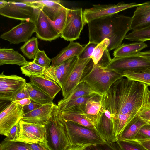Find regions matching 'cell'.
<instances>
[{"label":"cell","mask_w":150,"mask_h":150,"mask_svg":"<svg viewBox=\"0 0 150 150\" xmlns=\"http://www.w3.org/2000/svg\"><path fill=\"white\" fill-rule=\"evenodd\" d=\"M110 43L109 40L105 38L97 44L91 57L94 64H97L98 63L104 51L107 49Z\"/></svg>","instance_id":"37"},{"label":"cell","mask_w":150,"mask_h":150,"mask_svg":"<svg viewBox=\"0 0 150 150\" xmlns=\"http://www.w3.org/2000/svg\"><path fill=\"white\" fill-rule=\"evenodd\" d=\"M59 110L53 103L43 105L41 107L24 115L21 120L27 122L45 125Z\"/></svg>","instance_id":"15"},{"label":"cell","mask_w":150,"mask_h":150,"mask_svg":"<svg viewBox=\"0 0 150 150\" xmlns=\"http://www.w3.org/2000/svg\"><path fill=\"white\" fill-rule=\"evenodd\" d=\"M28 98H30V96L25 86L17 93L14 101H18Z\"/></svg>","instance_id":"49"},{"label":"cell","mask_w":150,"mask_h":150,"mask_svg":"<svg viewBox=\"0 0 150 150\" xmlns=\"http://www.w3.org/2000/svg\"><path fill=\"white\" fill-rule=\"evenodd\" d=\"M45 68L38 65L33 61L28 62L21 67L20 69L22 74L30 78L34 76H43Z\"/></svg>","instance_id":"31"},{"label":"cell","mask_w":150,"mask_h":150,"mask_svg":"<svg viewBox=\"0 0 150 150\" xmlns=\"http://www.w3.org/2000/svg\"><path fill=\"white\" fill-rule=\"evenodd\" d=\"M102 97L97 94L84 104L77 107L94 126L100 117Z\"/></svg>","instance_id":"18"},{"label":"cell","mask_w":150,"mask_h":150,"mask_svg":"<svg viewBox=\"0 0 150 150\" xmlns=\"http://www.w3.org/2000/svg\"><path fill=\"white\" fill-rule=\"evenodd\" d=\"M91 144L70 145L65 150H87V147Z\"/></svg>","instance_id":"50"},{"label":"cell","mask_w":150,"mask_h":150,"mask_svg":"<svg viewBox=\"0 0 150 150\" xmlns=\"http://www.w3.org/2000/svg\"><path fill=\"white\" fill-rule=\"evenodd\" d=\"M97 94H98L95 93L83 96L67 101H62L60 100L58 101L57 105L61 112L65 111L73 108L79 107L84 104L87 101Z\"/></svg>","instance_id":"28"},{"label":"cell","mask_w":150,"mask_h":150,"mask_svg":"<svg viewBox=\"0 0 150 150\" xmlns=\"http://www.w3.org/2000/svg\"><path fill=\"white\" fill-rule=\"evenodd\" d=\"M37 38L33 37L25 42L20 49L27 58L30 59H34L39 50Z\"/></svg>","instance_id":"30"},{"label":"cell","mask_w":150,"mask_h":150,"mask_svg":"<svg viewBox=\"0 0 150 150\" xmlns=\"http://www.w3.org/2000/svg\"><path fill=\"white\" fill-rule=\"evenodd\" d=\"M40 9L18 1H8L0 8V14L4 17L22 21L31 20L35 22Z\"/></svg>","instance_id":"8"},{"label":"cell","mask_w":150,"mask_h":150,"mask_svg":"<svg viewBox=\"0 0 150 150\" xmlns=\"http://www.w3.org/2000/svg\"><path fill=\"white\" fill-rule=\"evenodd\" d=\"M20 130L15 141L25 143L42 142L47 145L45 125L26 122L20 120Z\"/></svg>","instance_id":"12"},{"label":"cell","mask_w":150,"mask_h":150,"mask_svg":"<svg viewBox=\"0 0 150 150\" xmlns=\"http://www.w3.org/2000/svg\"><path fill=\"white\" fill-rule=\"evenodd\" d=\"M24 115L23 107L16 101L11 102L0 114V134L6 136Z\"/></svg>","instance_id":"11"},{"label":"cell","mask_w":150,"mask_h":150,"mask_svg":"<svg viewBox=\"0 0 150 150\" xmlns=\"http://www.w3.org/2000/svg\"><path fill=\"white\" fill-rule=\"evenodd\" d=\"M25 143L26 146L31 150H50L47 144L42 142Z\"/></svg>","instance_id":"46"},{"label":"cell","mask_w":150,"mask_h":150,"mask_svg":"<svg viewBox=\"0 0 150 150\" xmlns=\"http://www.w3.org/2000/svg\"><path fill=\"white\" fill-rule=\"evenodd\" d=\"M0 150H31L26 146V143L4 139L0 144Z\"/></svg>","instance_id":"38"},{"label":"cell","mask_w":150,"mask_h":150,"mask_svg":"<svg viewBox=\"0 0 150 150\" xmlns=\"http://www.w3.org/2000/svg\"><path fill=\"white\" fill-rule=\"evenodd\" d=\"M111 60L109 51L107 49L104 51L101 59L98 64L104 67H107L110 62Z\"/></svg>","instance_id":"47"},{"label":"cell","mask_w":150,"mask_h":150,"mask_svg":"<svg viewBox=\"0 0 150 150\" xmlns=\"http://www.w3.org/2000/svg\"><path fill=\"white\" fill-rule=\"evenodd\" d=\"M132 18L118 13L88 23L89 42L98 44L105 39L110 40L107 49H115L121 44L131 30Z\"/></svg>","instance_id":"2"},{"label":"cell","mask_w":150,"mask_h":150,"mask_svg":"<svg viewBox=\"0 0 150 150\" xmlns=\"http://www.w3.org/2000/svg\"><path fill=\"white\" fill-rule=\"evenodd\" d=\"M91 58L78 60L73 70L61 87L63 99L67 98L80 82Z\"/></svg>","instance_id":"14"},{"label":"cell","mask_w":150,"mask_h":150,"mask_svg":"<svg viewBox=\"0 0 150 150\" xmlns=\"http://www.w3.org/2000/svg\"><path fill=\"white\" fill-rule=\"evenodd\" d=\"M116 143L120 150H141L136 146L124 140L118 139Z\"/></svg>","instance_id":"45"},{"label":"cell","mask_w":150,"mask_h":150,"mask_svg":"<svg viewBox=\"0 0 150 150\" xmlns=\"http://www.w3.org/2000/svg\"><path fill=\"white\" fill-rule=\"evenodd\" d=\"M87 150H120L115 142H106L103 144L91 145L87 147Z\"/></svg>","instance_id":"40"},{"label":"cell","mask_w":150,"mask_h":150,"mask_svg":"<svg viewBox=\"0 0 150 150\" xmlns=\"http://www.w3.org/2000/svg\"><path fill=\"white\" fill-rule=\"evenodd\" d=\"M26 80L16 75H0V100L14 101L17 93L26 86Z\"/></svg>","instance_id":"10"},{"label":"cell","mask_w":150,"mask_h":150,"mask_svg":"<svg viewBox=\"0 0 150 150\" xmlns=\"http://www.w3.org/2000/svg\"><path fill=\"white\" fill-rule=\"evenodd\" d=\"M67 9L68 8L64 6L54 21H52L48 18L50 22L60 35V36L66 24Z\"/></svg>","instance_id":"36"},{"label":"cell","mask_w":150,"mask_h":150,"mask_svg":"<svg viewBox=\"0 0 150 150\" xmlns=\"http://www.w3.org/2000/svg\"><path fill=\"white\" fill-rule=\"evenodd\" d=\"M31 100L30 98H28L16 102L20 106L23 107L31 103Z\"/></svg>","instance_id":"52"},{"label":"cell","mask_w":150,"mask_h":150,"mask_svg":"<svg viewBox=\"0 0 150 150\" xmlns=\"http://www.w3.org/2000/svg\"><path fill=\"white\" fill-rule=\"evenodd\" d=\"M30 82L54 99L61 90L60 86L55 82L45 78L44 76H32Z\"/></svg>","instance_id":"22"},{"label":"cell","mask_w":150,"mask_h":150,"mask_svg":"<svg viewBox=\"0 0 150 150\" xmlns=\"http://www.w3.org/2000/svg\"><path fill=\"white\" fill-rule=\"evenodd\" d=\"M150 138V125L147 124L141 128L135 139H141Z\"/></svg>","instance_id":"43"},{"label":"cell","mask_w":150,"mask_h":150,"mask_svg":"<svg viewBox=\"0 0 150 150\" xmlns=\"http://www.w3.org/2000/svg\"><path fill=\"white\" fill-rule=\"evenodd\" d=\"M126 39L140 42L150 40V26L137 30L133 31L126 35Z\"/></svg>","instance_id":"34"},{"label":"cell","mask_w":150,"mask_h":150,"mask_svg":"<svg viewBox=\"0 0 150 150\" xmlns=\"http://www.w3.org/2000/svg\"><path fill=\"white\" fill-rule=\"evenodd\" d=\"M106 67L122 74L126 71L139 72L150 70V61L146 58L137 55L114 57Z\"/></svg>","instance_id":"7"},{"label":"cell","mask_w":150,"mask_h":150,"mask_svg":"<svg viewBox=\"0 0 150 150\" xmlns=\"http://www.w3.org/2000/svg\"><path fill=\"white\" fill-rule=\"evenodd\" d=\"M83 47L79 43L70 42L55 57L52 59L51 66H58L75 56L78 57L83 50Z\"/></svg>","instance_id":"20"},{"label":"cell","mask_w":150,"mask_h":150,"mask_svg":"<svg viewBox=\"0 0 150 150\" xmlns=\"http://www.w3.org/2000/svg\"><path fill=\"white\" fill-rule=\"evenodd\" d=\"M43 76L45 78L55 82L61 87L62 74L57 66H51L45 68Z\"/></svg>","instance_id":"35"},{"label":"cell","mask_w":150,"mask_h":150,"mask_svg":"<svg viewBox=\"0 0 150 150\" xmlns=\"http://www.w3.org/2000/svg\"><path fill=\"white\" fill-rule=\"evenodd\" d=\"M35 22V33L38 38L51 41L60 37V35L41 9H40Z\"/></svg>","instance_id":"16"},{"label":"cell","mask_w":150,"mask_h":150,"mask_svg":"<svg viewBox=\"0 0 150 150\" xmlns=\"http://www.w3.org/2000/svg\"><path fill=\"white\" fill-rule=\"evenodd\" d=\"M86 24L82 8H68L66 24L60 37L67 41L76 40Z\"/></svg>","instance_id":"6"},{"label":"cell","mask_w":150,"mask_h":150,"mask_svg":"<svg viewBox=\"0 0 150 150\" xmlns=\"http://www.w3.org/2000/svg\"><path fill=\"white\" fill-rule=\"evenodd\" d=\"M42 105L31 100L29 104L23 107L24 115L34 110L41 107Z\"/></svg>","instance_id":"48"},{"label":"cell","mask_w":150,"mask_h":150,"mask_svg":"<svg viewBox=\"0 0 150 150\" xmlns=\"http://www.w3.org/2000/svg\"><path fill=\"white\" fill-rule=\"evenodd\" d=\"M26 87L31 100L42 105L53 103V99L30 82L27 83Z\"/></svg>","instance_id":"27"},{"label":"cell","mask_w":150,"mask_h":150,"mask_svg":"<svg viewBox=\"0 0 150 150\" xmlns=\"http://www.w3.org/2000/svg\"><path fill=\"white\" fill-rule=\"evenodd\" d=\"M35 22L31 20L22 21L19 24L1 34L0 38L11 44H18L26 42L35 32Z\"/></svg>","instance_id":"13"},{"label":"cell","mask_w":150,"mask_h":150,"mask_svg":"<svg viewBox=\"0 0 150 150\" xmlns=\"http://www.w3.org/2000/svg\"><path fill=\"white\" fill-rule=\"evenodd\" d=\"M20 130V125L18 122L11 129L6 137L4 139L7 140L15 141L18 137Z\"/></svg>","instance_id":"44"},{"label":"cell","mask_w":150,"mask_h":150,"mask_svg":"<svg viewBox=\"0 0 150 150\" xmlns=\"http://www.w3.org/2000/svg\"><path fill=\"white\" fill-rule=\"evenodd\" d=\"M149 103H150V90H149Z\"/></svg>","instance_id":"55"},{"label":"cell","mask_w":150,"mask_h":150,"mask_svg":"<svg viewBox=\"0 0 150 150\" xmlns=\"http://www.w3.org/2000/svg\"><path fill=\"white\" fill-rule=\"evenodd\" d=\"M149 91L147 85L124 77L102 96L101 108L110 114L117 139L132 120L150 108Z\"/></svg>","instance_id":"1"},{"label":"cell","mask_w":150,"mask_h":150,"mask_svg":"<svg viewBox=\"0 0 150 150\" xmlns=\"http://www.w3.org/2000/svg\"><path fill=\"white\" fill-rule=\"evenodd\" d=\"M96 93L86 82H80L68 97L65 99L60 100L67 101L79 97ZM97 94V93H96Z\"/></svg>","instance_id":"29"},{"label":"cell","mask_w":150,"mask_h":150,"mask_svg":"<svg viewBox=\"0 0 150 150\" xmlns=\"http://www.w3.org/2000/svg\"><path fill=\"white\" fill-rule=\"evenodd\" d=\"M147 124L139 116L136 117L126 126L119 136L118 139L127 140L135 139L141 128Z\"/></svg>","instance_id":"26"},{"label":"cell","mask_w":150,"mask_h":150,"mask_svg":"<svg viewBox=\"0 0 150 150\" xmlns=\"http://www.w3.org/2000/svg\"><path fill=\"white\" fill-rule=\"evenodd\" d=\"M122 74L124 77L150 86V70L139 72L126 71Z\"/></svg>","instance_id":"33"},{"label":"cell","mask_w":150,"mask_h":150,"mask_svg":"<svg viewBox=\"0 0 150 150\" xmlns=\"http://www.w3.org/2000/svg\"><path fill=\"white\" fill-rule=\"evenodd\" d=\"M97 44L89 42L84 47L83 50L78 56L79 59L91 58Z\"/></svg>","instance_id":"41"},{"label":"cell","mask_w":150,"mask_h":150,"mask_svg":"<svg viewBox=\"0 0 150 150\" xmlns=\"http://www.w3.org/2000/svg\"><path fill=\"white\" fill-rule=\"evenodd\" d=\"M78 59V57L75 56L57 66L60 69L62 75L61 88L73 70Z\"/></svg>","instance_id":"32"},{"label":"cell","mask_w":150,"mask_h":150,"mask_svg":"<svg viewBox=\"0 0 150 150\" xmlns=\"http://www.w3.org/2000/svg\"><path fill=\"white\" fill-rule=\"evenodd\" d=\"M8 3V1L4 0L0 1V8L5 6Z\"/></svg>","instance_id":"54"},{"label":"cell","mask_w":150,"mask_h":150,"mask_svg":"<svg viewBox=\"0 0 150 150\" xmlns=\"http://www.w3.org/2000/svg\"><path fill=\"white\" fill-rule=\"evenodd\" d=\"M131 30H140L150 26V2L141 4L137 7L132 17Z\"/></svg>","instance_id":"17"},{"label":"cell","mask_w":150,"mask_h":150,"mask_svg":"<svg viewBox=\"0 0 150 150\" xmlns=\"http://www.w3.org/2000/svg\"><path fill=\"white\" fill-rule=\"evenodd\" d=\"M45 128L47 146L50 150H65L70 145L59 109L45 125Z\"/></svg>","instance_id":"4"},{"label":"cell","mask_w":150,"mask_h":150,"mask_svg":"<svg viewBox=\"0 0 150 150\" xmlns=\"http://www.w3.org/2000/svg\"><path fill=\"white\" fill-rule=\"evenodd\" d=\"M141 4L120 2L116 4L93 5L92 7L84 10V17L86 23H88L91 21L112 16L130 8L137 7Z\"/></svg>","instance_id":"9"},{"label":"cell","mask_w":150,"mask_h":150,"mask_svg":"<svg viewBox=\"0 0 150 150\" xmlns=\"http://www.w3.org/2000/svg\"><path fill=\"white\" fill-rule=\"evenodd\" d=\"M139 116L148 125H150V108L141 113Z\"/></svg>","instance_id":"51"},{"label":"cell","mask_w":150,"mask_h":150,"mask_svg":"<svg viewBox=\"0 0 150 150\" xmlns=\"http://www.w3.org/2000/svg\"><path fill=\"white\" fill-rule=\"evenodd\" d=\"M124 141L136 146L141 150H150V138Z\"/></svg>","instance_id":"42"},{"label":"cell","mask_w":150,"mask_h":150,"mask_svg":"<svg viewBox=\"0 0 150 150\" xmlns=\"http://www.w3.org/2000/svg\"><path fill=\"white\" fill-rule=\"evenodd\" d=\"M95 126L106 142L115 143L118 140L115 136L113 125L110 116L100 111V118Z\"/></svg>","instance_id":"19"},{"label":"cell","mask_w":150,"mask_h":150,"mask_svg":"<svg viewBox=\"0 0 150 150\" xmlns=\"http://www.w3.org/2000/svg\"><path fill=\"white\" fill-rule=\"evenodd\" d=\"M147 44L143 42L130 44H123L114 51V57H123L137 55L142 49L147 47Z\"/></svg>","instance_id":"25"},{"label":"cell","mask_w":150,"mask_h":150,"mask_svg":"<svg viewBox=\"0 0 150 150\" xmlns=\"http://www.w3.org/2000/svg\"></svg>","instance_id":"56"},{"label":"cell","mask_w":150,"mask_h":150,"mask_svg":"<svg viewBox=\"0 0 150 150\" xmlns=\"http://www.w3.org/2000/svg\"><path fill=\"white\" fill-rule=\"evenodd\" d=\"M31 5L41 9L48 18L54 20L64 6L59 0H34Z\"/></svg>","instance_id":"21"},{"label":"cell","mask_w":150,"mask_h":150,"mask_svg":"<svg viewBox=\"0 0 150 150\" xmlns=\"http://www.w3.org/2000/svg\"><path fill=\"white\" fill-rule=\"evenodd\" d=\"M61 113L63 119L66 121L71 122L97 130L93 124L77 107L61 112Z\"/></svg>","instance_id":"23"},{"label":"cell","mask_w":150,"mask_h":150,"mask_svg":"<svg viewBox=\"0 0 150 150\" xmlns=\"http://www.w3.org/2000/svg\"><path fill=\"white\" fill-rule=\"evenodd\" d=\"M137 55L144 57L148 59L150 61V50L140 52Z\"/></svg>","instance_id":"53"},{"label":"cell","mask_w":150,"mask_h":150,"mask_svg":"<svg viewBox=\"0 0 150 150\" xmlns=\"http://www.w3.org/2000/svg\"><path fill=\"white\" fill-rule=\"evenodd\" d=\"M33 61L38 65L44 68L50 66L52 59L49 58L44 50H39L36 54Z\"/></svg>","instance_id":"39"},{"label":"cell","mask_w":150,"mask_h":150,"mask_svg":"<svg viewBox=\"0 0 150 150\" xmlns=\"http://www.w3.org/2000/svg\"><path fill=\"white\" fill-rule=\"evenodd\" d=\"M80 82H86L96 93L103 96L117 80L124 77L122 74L99 64L89 68Z\"/></svg>","instance_id":"3"},{"label":"cell","mask_w":150,"mask_h":150,"mask_svg":"<svg viewBox=\"0 0 150 150\" xmlns=\"http://www.w3.org/2000/svg\"><path fill=\"white\" fill-rule=\"evenodd\" d=\"M28 62L23 55L13 49H0V66L10 64L23 66Z\"/></svg>","instance_id":"24"},{"label":"cell","mask_w":150,"mask_h":150,"mask_svg":"<svg viewBox=\"0 0 150 150\" xmlns=\"http://www.w3.org/2000/svg\"><path fill=\"white\" fill-rule=\"evenodd\" d=\"M63 120L70 145H93L106 142L97 130Z\"/></svg>","instance_id":"5"}]
</instances>
